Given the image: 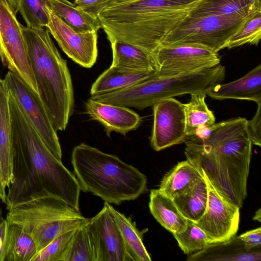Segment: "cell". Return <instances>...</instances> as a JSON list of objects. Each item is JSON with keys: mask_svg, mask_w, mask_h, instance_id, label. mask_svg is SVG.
<instances>
[{"mask_svg": "<svg viewBox=\"0 0 261 261\" xmlns=\"http://www.w3.org/2000/svg\"><path fill=\"white\" fill-rule=\"evenodd\" d=\"M246 17L237 15H187L165 37L161 45H189L218 53L224 48L228 40Z\"/></svg>", "mask_w": 261, "mask_h": 261, "instance_id": "8", "label": "cell"}, {"mask_svg": "<svg viewBox=\"0 0 261 261\" xmlns=\"http://www.w3.org/2000/svg\"><path fill=\"white\" fill-rule=\"evenodd\" d=\"M6 187L5 185L2 171V167L0 161V200L4 203L7 202V194L6 192Z\"/></svg>", "mask_w": 261, "mask_h": 261, "instance_id": "39", "label": "cell"}, {"mask_svg": "<svg viewBox=\"0 0 261 261\" xmlns=\"http://www.w3.org/2000/svg\"><path fill=\"white\" fill-rule=\"evenodd\" d=\"M207 199V186L202 176L172 200L187 220L196 223L204 213Z\"/></svg>", "mask_w": 261, "mask_h": 261, "instance_id": "25", "label": "cell"}, {"mask_svg": "<svg viewBox=\"0 0 261 261\" xmlns=\"http://www.w3.org/2000/svg\"><path fill=\"white\" fill-rule=\"evenodd\" d=\"M118 2H119V1H123V0H118Z\"/></svg>", "mask_w": 261, "mask_h": 261, "instance_id": "42", "label": "cell"}, {"mask_svg": "<svg viewBox=\"0 0 261 261\" xmlns=\"http://www.w3.org/2000/svg\"><path fill=\"white\" fill-rule=\"evenodd\" d=\"M246 118L237 117L206 126L208 137L193 135L185 142L187 160L230 202L242 207L247 196L252 155Z\"/></svg>", "mask_w": 261, "mask_h": 261, "instance_id": "2", "label": "cell"}, {"mask_svg": "<svg viewBox=\"0 0 261 261\" xmlns=\"http://www.w3.org/2000/svg\"><path fill=\"white\" fill-rule=\"evenodd\" d=\"M154 58L156 77H165L193 72L220 64L218 53L189 45H160Z\"/></svg>", "mask_w": 261, "mask_h": 261, "instance_id": "10", "label": "cell"}, {"mask_svg": "<svg viewBox=\"0 0 261 261\" xmlns=\"http://www.w3.org/2000/svg\"><path fill=\"white\" fill-rule=\"evenodd\" d=\"M260 8V0H199L191 8L188 15H237L246 17Z\"/></svg>", "mask_w": 261, "mask_h": 261, "instance_id": "21", "label": "cell"}, {"mask_svg": "<svg viewBox=\"0 0 261 261\" xmlns=\"http://www.w3.org/2000/svg\"><path fill=\"white\" fill-rule=\"evenodd\" d=\"M261 38V8L244 20L226 43L224 48L230 49L248 44L257 45Z\"/></svg>", "mask_w": 261, "mask_h": 261, "instance_id": "31", "label": "cell"}, {"mask_svg": "<svg viewBox=\"0 0 261 261\" xmlns=\"http://www.w3.org/2000/svg\"><path fill=\"white\" fill-rule=\"evenodd\" d=\"M120 233L125 250L132 261H150L151 257L143 242V234L147 230L140 231L131 217H127L107 202Z\"/></svg>", "mask_w": 261, "mask_h": 261, "instance_id": "22", "label": "cell"}, {"mask_svg": "<svg viewBox=\"0 0 261 261\" xmlns=\"http://www.w3.org/2000/svg\"><path fill=\"white\" fill-rule=\"evenodd\" d=\"M4 80L8 91L16 99L46 147L57 159L61 161L62 149L57 132L39 95L13 72L8 71Z\"/></svg>", "mask_w": 261, "mask_h": 261, "instance_id": "12", "label": "cell"}, {"mask_svg": "<svg viewBox=\"0 0 261 261\" xmlns=\"http://www.w3.org/2000/svg\"><path fill=\"white\" fill-rule=\"evenodd\" d=\"M117 2L118 0H75L74 4L91 16L98 18L102 11Z\"/></svg>", "mask_w": 261, "mask_h": 261, "instance_id": "35", "label": "cell"}, {"mask_svg": "<svg viewBox=\"0 0 261 261\" xmlns=\"http://www.w3.org/2000/svg\"><path fill=\"white\" fill-rule=\"evenodd\" d=\"M206 93H192L188 103L183 104L188 137L195 134L201 126H210L215 123L213 112L205 102Z\"/></svg>", "mask_w": 261, "mask_h": 261, "instance_id": "29", "label": "cell"}, {"mask_svg": "<svg viewBox=\"0 0 261 261\" xmlns=\"http://www.w3.org/2000/svg\"><path fill=\"white\" fill-rule=\"evenodd\" d=\"M13 181L7 208L45 190L80 211L81 187L74 174L46 147L16 99L9 91Z\"/></svg>", "mask_w": 261, "mask_h": 261, "instance_id": "1", "label": "cell"}, {"mask_svg": "<svg viewBox=\"0 0 261 261\" xmlns=\"http://www.w3.org/2000/svg\"><path fill=\"white\" fill-rule=\"evenodd\" d=\"M17 11L19 12L28 28H44L49 21L47 0H19Z\"/></svg>", "mask_w": 261, "mask_h": 261, "instance_id": "32", "label": "cell"}, {"mask_svg": "<svg viewBox=\"0 0 261 261\" xmlns=\"http://www.w3.org/2000/svg\"><path fill=\"white\" fill-rule=\"evenodd\" d=\"M253 220L260 222L261 220V208H259L255 213L253 217Z\"/></svg>", "mask_w": 261, "mask_h": 261, "instance_id": "40", "label": "cell"}, {"mask_svg": "<svg viewBox=\"0 0 261 261\" xmlns=\"http://www.w3.org/2000/svg\"><path fill=\"white\" fill-rule=\"evenodd\" d=\"M37 253L32 237L18 225L9 222L4 261H32Z\"/></svg>", "mask_w": 261, "mask_h": 261, "instance_id": "28", "label": "cell"}, {"mask_svg": "<svg viewBox=\"0 0 261 261\" xmlns=\"http://www.w3.org/2000/svg\"><path fill=\"white\" fill-rule=\"evenodd\" d=\"M238 237L248 250L259 248L261 246L260 227L247 231Z\"/></svg>", "mask_w": 261, "mask_h": 261, "instance_id": "37", "label": "cell"}, {"mask_svg": "<svg viewBox=\"0 0 261 261\" xmlns=\"http://www.w3.org/2000/svg\"><path fill=\"white\" fill-rule=\"evenodd\" d=\"M153 124L150 143L157 151L185 142V115L183 103L172 97L153 106Z\"/></svg>", "mask_w": 261, "mask_h": 261, "instance_id": "13", "label": "cell"}, {"mask_svg": "<svg viewBox=\"0 0 261 261\" xmlns=\"http://www.w3.org/2000/svg\"><path fill=\"white\" fill-rule=\"evenodd\" d=\"M7 208V221L18 225L32 237L38 252L57 237L89 222L80 211L45 190L23 197Z\"/></svg>", "mask_w": 261, "mask_h": 261, "instance_id": "6", "label": "cell"}, {"mask_svg": "<svg viewBox=\"0 0 261 261\" xmlns=\"http://www.w3.org/2000/svg\"><path fill=\"white\" fill-rule=\"evenodd\" d=\"M257 108L253 117L247 121V130L252 144L261 146V103H257Z\"/></svg>", "mask_w": 261, "mask_h": 261, "instance_id": "36", "label": "cell"}, {"mask_svg": "<svg viewBox=\"0 0 261 261\" xmlns=\"http://www.w3.org/2000/svg\"><path fill=\"white\" fill-rule=\"evenodd\" d=\"M225 68L214 67L165 77H153L132 86L110 93L91 96L98 101L143 109L158 102L186 94L207 93L223 81Z\"/></svg>", "mask_w": 261, "mask_h": 261, "instance_id": "7", "label": "cell"}, {"mask_svg": "<svg viewBox=\"0 0 261 261\" xmlns=\"http://www.w3.org/2000/svg\"><path fill=\"white\" fill-rule=\"evenodd\" d=\"M48 9L49 17L46 28L62 50L77 64L92 67L97 58V32H78Z\"/></svg>", "mask_w": 261, "mask_h": 261, "instance_id": "14", "label": "cell"}, {"mask_svg": "<svg viewBox=\"0 0 261 261\" xmlns=\"http://www.w3.org/2000/svg\"><path fill=\"white\" fill-rule=\"evenodd\" d=\"M8 225V221L6 219H4L0 209V261L5 260Z\"/></svg>", "mask_w": 261, "mask_h": 261, "instance_id": "38", "label": "cell"}, {"mask_svg": "<svg viewBox=\"0 0 261 261\" xmlns=\"http://www.w3.org/2000/svg\"><path fill=\"white\" fill-rule=\"evenodd\" d=\"M0 161L6 188L13 181V155L11 144V122L9 91L5 80L0 78Z\"/></svg>", "mask_w": 261, "mask_h": 261, "instance_id": "20", "label": "cell"}, {"mask_svg": "<svg viewBox=\"0 0 261 261\" xmlns=\"http://www.w3.org/2000/svg\"><path fill=\"white\" fill-rule=\"evenodd\" d=\"M201 177L187 160L178 163L164 176L159 190L173 199Z\"/></svg>", "mask_w": 261, "mask_h": 261, "instance_id": "27", "label": "cell"}, {"mask_svg": "<svg viewBox=\"0 0 261 261\" xmlns=\"http://www.w3.org/2000/svg\"><path fill=\"white\" fill-rule=\"evenodd\" d=\"M199 0H123L98 19L110 41L119 40L154 55L165 37Z\"/></svg>", "mask_w": 261, "mask_h": 261, "instance_id": "3", "label": "cell"}, {"mask_svg": "<svg viewBox=\"0 0 261 261\" xmlns=\"http://www.w3.org/2000/svg\"><path fill=\"white\" fill-rule=\"evenodd\" d=\"M7 1L17 11V8L19 0H7Z\"/></svg>", "mask_w": 261, "mask_h": 261, "instance_id": "41", "label": "cell"}, {"mask_svg": "<svg viewBox=\"0 0 261 261\" xmlns=\"http://www.w3.org/2000/svg\"><path fill=\"white\" fill-rule=\"evenodd\" d=\"M88 223L75 230L60 261H96Z\"/></svg>", "mask_w": 261, "mask_h": 261, "instance_id": "30", "label": "cell"}, {"mask_svg": "<svg viewBox=\"0 0 261 261\" xmlns=\"http://www.w3.org/2000/svg\"><path fill=\"white\" fill-rule=\"evenodd\" d=\"M39 97L55 130H64L74 110V93L67 61L47 29L21 24Z\"/></svg>", "mask_w": 261, "mask_h": 261, "instance_id": "4", "label": "cell"}, {"mask_svg": "<svg viewBox=\"0 0 261 261\" xmlns=\"http://www.w3.org/2000/svg\"><path fill=\"white\" fill-rule=\"evenodd\" d=\"M149 208L156 220L172 233L181 232L186 228L187 220L178 210L173 200L159 189L150 191Z\"/></svg>", "mask_w": 261, "mask_h": 261, "instance_id": "23", "label": "cell"}, {"mask_svg": "<svg viewBox=\"0 0 261 261\" xmlns=\"http://www.w3.org/2000/svg\"><path fill=\"white\" fill-rule=\"evenodd\" d=\"M71 163L81 191L108 203L135 200L147 190V177L137 168L85 143L74 147Z\"/></svg>", "mask_w": 261, "mask_h": 261, "instance_id": "5", "label": "cell"}, {"mask_svg": "<svg viewBox=\"0 0 261 261\" xmlns=\"http://www.w3.org/2000/svg\"><path fill=\"white\" fill-rule=\"evenodd\" d=\"M260 247L248 250L234 236L229 240L208 244L203 249L189 255L187 260L260 261Z\"/></svg>", "mask_w": 261, "mask_h": 261, "instance_id": "18", "label": "cell"}, {"mask_svg": "<svg viewBox=\"0 0 261 261\" xmlns=\"http://www.w3.org/2000/svg\"><path fill=\"white\" fill-rule=\"evenodd\" d=\"M88 226L96 261H132L107 202L96 215L89 218Z\"/></svg>", "mask_w": 261, "mask_h": 261, "instance_id": "15", "label": "cell"}, {"mask_svg": "<svg viewBox=\"0 0 261 261\" xmlns=\"http://www.w3.org/2000/svg\"><path fill=\"white\" fill-rule=\"evenodd\" d=\"M17 11L7 0H0V57L3 64L16 74L38 95Z\"/></svg>", "mask_w": 261, "mask_h": 261, "instance_id": "9", "label": "cell"}, {"mask_svg": "<svg viewBox=\"0 0 261 261\" xmlns=\"http://www.w3.org/2000/svg\"><path fill=\"white\" fill-rule=\"evenodd\" d=\"M172 234L186 254L198 252L209 244V239L205 232L190 220H187V227L183 231Z\"/></svg>", "mask_w": 261, "mask_h": 261, "instance_id": "33", "label": "cell"}, {"mask_svg": "<svg viewBox=\"0 0 261 261\" xmlns=\"http://www.w3.org/2000/svg\"><path fill=\"white\" fill-rule=\"evenodd\" d=\"M113 54L111 66L134 70H154L156 65L151 54L134 45L119 40L110 41Z\"/></svg>", "mask_w": 261, "mask_h": 261, "instance_id": "24", "label": "cell"}, {"mask_svg": "<svg viewBox=\"0 0 261 261\" xmlns=\"http://www.w3.org/2000/svg\"><path fill=\"white\" fill-rule=\"evenodd\" d=\"M154 70H134L112 66L104 71L92 84L91 96L123 89L155 76Z\"/></svg>", "mask_w": 261, "mask_h": 261, "instance_id": "19", "label": "cell"}, {"mask_svg": "<svg viewBox=\"0 0 261 261\" xmlns=\"http://www.w3.org/2000/svg\"><path fill=\"white\" fill-rule=\"evenodd\" d=\"M85 110L92 120L104 126L109 137L112 132L125 135L136 129L142 122L140 115L129 108L103 103L91 98L86 101Z\"/></svg>", "mask_w": 261, "mask_h": 261, "instance_id": "16", "label": "cell"}, {"mask_svg": "<svg viewBox=\"0 0 261 261\" xmlns=\"http://www.w3.org/2000/svg\"><path fill=\"white\" fill-rule=\"evenodd\" d=\"M75 230L68 231L56 238L39 251L32 261H60Z\"/></svg>", "mask_w": 261, "mask_h": 261, "instance_id": "34", "label": "cell"}, {"mask_svg": "<svg viewBox=\"0 0 261 261\" xmlns=\"http://www.w3.org/2000/svg\"><path fill=\"white\" fill-rule=\"evenodd\" d=\"M202 176L207 184L208 199L204 213L195 224L205 232L209 243L227 241L239 229L240 208L222 195L204 175Z\"/></svg>", "mask_w": 261, "mask_h": 261, "instance_id": "11", "label": "cell"}, {"mask_svg": "<svg viewBox=\"0 0 261 261\" xmlns=\"http://www.w3.org/2000/svg\"><path fill=\"white\" fill-rule=\"evenodd\" d=\"M47 5L58 17L78 32H97L101 28L98 18L68 0H47Z\"/></svg>", "mask_w": 261, "mask_h": 261, "instance_id": "26", "label": "cell"}, {"mask_svg": "<svg viewBox=\"0 0 261 261\" xmlns=\"http://www.w3.org/2000/svg\"><path fill=\"white\" fill-rule=\"evenodd\" d=\"M206 95L216 100L235 99L261 103L260 64L237 80L216 85Z\"/></svg>", "mask_w": 261, "mask_h": 261, "instance_id": "17", "label": "cell"}]
</instances>
